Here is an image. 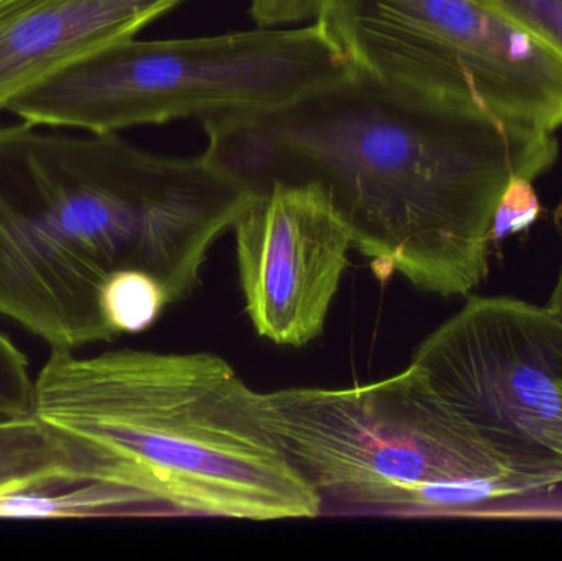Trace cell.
Wrapping results in <instances>:
<instances>
[{"mask_svg": "<svg viewBox=\"0 0 562 561\" xmlns=\"http://www.w3.org/2000/svg\"><path fill=\"white\" fill-rule=\"evenodd\" d=\"M203 127L207 154L254 193L316 184L376 276L442 299L487 279L505 188L537 180L560 152L553 132L353 68L283 108Z\"/></svg>", "mask_w": 562, "mask_h": 561, "instance_id": "obj_1", "label": "cell"}, {"mask_svg": "<svg viewBox=\"0 0 562 561\" xmlns=\"http://www.w3.org/2000/svg\"><path fill=\"white\" fill-rule=\"evenodd\" d=\"M254 194L207 152L0 125V318L66 351L145 332Z\"/></svg>", "mask_w": 562, "mask_h": 561, "instance_id": "obj_2", "label": "cell"}, {"mask_svg": "<svg viewBox=\"0 0 562 561\" xmlns=\"http://www.w3.org/2000/svg\"><path fill=\"white\" fill-rule=\"evenodd\" d=\"M32 414L76 448L88 483L134 494L150 516H321L319 496L263 422L259 392L220 356L52 349Z\"/></svg>", "mask_w": 562, "mask_h": 561, "instance_id": "obj_3", "label": "cell"}, {"mask_svg": "<svg viewBox=\"0 0 562 561\" xmlns=\"http://www.w3.org/2000/svg\"><path fill=\"white\" fill-rule=\"evenodd\" d=\"M259 402L321 516H445L562 484L502 450L413 362L382 381L259 392Z\"/></svg>", "mask_w": 562, "mask_h": 561, "instance_id": "obj_4", "label": "cell"}, {"mask_svg": "<svg viewBox=\"0 0 562 561\" xmlns=\"http://www.w3.org/2000/svg\"><path fill=\"white\" fill-rule=\"evenodd\" d=\"M352 71L314 20L301 29L259 26L196 38L105 46L10 102L35 127L117 134L178 119L272 111Z\"/></svg>", "mask_w": 562, "mask_h": 561, "instance_id": "obj_5", "label": "cell"}, {"mask_svg": "<svg viewBox=\"0 0 562 561\" xmlns=\"http://www.w3.org/2000/svg\"><path fill=\"white\" fill-rule=\"evenodd\" d=\"M314 20L379 81L562 127V56L481 0H323Z\"/></svg>", "mask_w": 562, "mask_h": 561, "instance_id": "obj_6", "label": "cell"}, {"mask_svg": "<svg viewBox=\"0 0 562 561\" xmlns=\"http://www.w3.org/2000/svg\"><path fill=\"white\" fill-rule=\"evenodd\" d=\"M412 362L502 450L562 483V323L548 306L472 296Z\"/></svg>", "mask_w": 562, "mask_h": 561, "instance_id": "obj_7", "label": "cell"}, {"mask_svg": "<svg viewBox=\"0 0 562 561\" xmlns=\"http://www.w3.org/2000/svg\"><path fill=\"white\" fill-rule=\"evenodd\" d=\"M246 312L260 338L301 348L323 333L352 236L316 184H272L234 224Z\"/></svg>", "mask_w": 562, "mask_h": 561, "instance_id": "obj_8", "label": "cell"}, {"mask_svg": "<svg viewBox=\"0 0 562 561\" xmlns=\"http://www.w3.org/2000/svg\"><path fill=\"white\" fill-rule=\"evenodd\" d=\"M183 0H2L0 115L72 63L134 38Z\"/></svg>", "mask_w": 562, "mask_h": 561, "instance_id": "obj_9", "label": "cell"}, {"mask_svg": "<svg viewBox=\"0 0 562 561\" xmlns=\"http://www.w3.org/2000/svg\"><path fill=\"white\" fill-rule=\"evenodd\" d=\"M86 483L76 448L35 415L0 417V496Z\"/></svg>", "mask_w": 562, "mask_h": 561, "instance_id": "obj_10", "label": "cell"}, {"mask_svg": "<svg viewBox=\"0 0 562 561\" xmlns=\"http://www.w3.org/2000/svg\"><path fill=\"white\" fill-rule=\"evenodd\" d=\"M135 516H150V510L134 494L102 483L40 487L0 496V519Z\"/></svg>", "mask_w": 562, "mask_h": 561, "instance_id": "obj_11", "label": "cell"}, {"mask_svg": "<svg viewBox=\"0 0 562 561\" xmlns=\"http://www.w3.org/2000/svg\"><path fill=\"white\" fill-rule=\"evenodd\" d=\"M33 388L29 358L0 329V417L32 414Z\"/></svg>", "mask_w": 562, "mask_h": 561, "instance_id": "obj_12", "label": "cell"}, {"mask_svg": "<svg viewBox=\"0 0 562 561\" xmlns=\"http://www.w3.org/2000/svg\"><path fill=\"white\" fill-rule=\"evenodd\" d=\"M562 56V0H481Z\"/></svg>", "mask_w": 562, "mask_h": 561, "instance_id": "obj_13", "label": "cell"}, {"mask_svg": "<svg viewBox=\"0 0 562 561\" xmlns=\"http://www.w3.org/2000/svg\"><path fill=\"white\" fill-rule=\"evenodd\" d=\"M540 211V198L535 191L533 181L524 177L512 178L495 210L492 239H504L527 229L538 220Z\"/></svg>", "mask_w": 562, "mask_h": 561, "instance_id": "obj_14", "label": "cell"}, {"mask_svg": "<svg viewBox=\"0 0 562 561\" xmlns=\"http://www.w3.org/2000/svg\"><path fill=\"white\" fill-rule=\"evenodd\" d=\"M323 0H252L250 15L259 26H280L316 19Z\"/></svg>", "mask_w": 562, "mask_h": 561, "instance_id": "obj_15", "label": "cell"}, {"mask_svg": "<svg viewBox=\"0 0 562 561\" xmlns=\"http://www.w3.org/2000/svg\"><path fill=\"white\" fill-rule=\"evenodd\" d=\"M547 306L562 323V266L560 276H558L557 285H554L553 293H551L550 302H548Z\"/></svg>", "mask_w": 562, "mask_h": 561, "instance_id": "obj_16", "label": "cell"}, {"mask_svg": "<svg viewBox=\"0 0 562 561\" xmlns=\"http://www.w3.org/2000/svg\"><path fill=\"white\" fill-rule=\"evenodd\" d=\"M0 2H2V0H0Z\"/></svg>", "mask_w": 562, "mask_h": 561, "instance_id": "obj_17", "label": "cell"}]
</instances>
